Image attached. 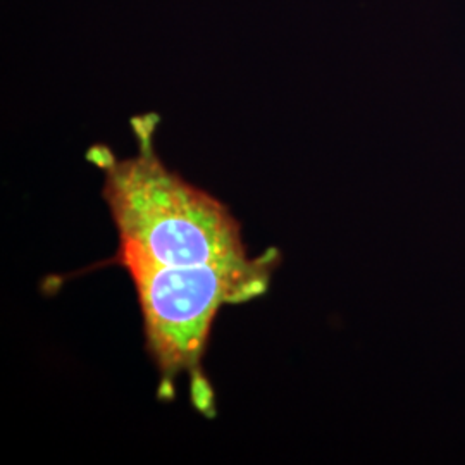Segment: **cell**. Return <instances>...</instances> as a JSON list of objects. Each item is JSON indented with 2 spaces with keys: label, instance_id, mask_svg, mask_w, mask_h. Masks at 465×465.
<instances>
[{
  "label": "cell",
  "instance_id": "1",
  "mask_svg": "<svg viewBox=\"0 0 465 465\" xmlns=\"http://www.w3.org/2000/svg\"><path fill=\"white\" fill-rule=\"evenodd\" d=\"M138 153L116 159L105 145H94L86 159L104 174L102 195L117 230L111 262L142 267H195L250 259L242 226L230 209L171 171L155 153V116L132 121Z\"/></svg>",
  "mask_w": 465,
  "mask_h": 465
},
{
  "label": "cell",
  "instance_id": "2",
  "mask_svg": "<svg viewBox=\"0 0 465 465\" xmlns=\"http://www.w3.org/2000/svg\"><path fill=\"white\" fill-rule=\"evenodd\" d=\"M280 255L267 250L242 262L195 267H142L128 271L143 319L145 349L161 374L159 397H174L178 376L190 378L192 403L216 416V399L202 369L217 312L224 305L264 295Z\"/></svg>",
  "mask_w": 465,
  "mask_h": 465
}]
</instances>
